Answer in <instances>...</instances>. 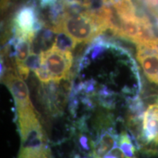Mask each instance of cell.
Instances as JSON below:
<instances>
[{
	"label": "cell",
	"instance_id": "obj_4",
	"mask_svg": "<svg viewBox=\"0 0 158 158\" xmlns=\"http://www.w3.org/2000/svg\"><path fill=\"white\" fill-rule=\"evenodd\" d=\"M50 28L55 33L64 31L77 43H89L102 33L88 10L78 14H64L58 23Z\"/></svg>",
	"mask_w": 158,
	"mask_h": 158
},
{
	"label": "cell",
	"instance_id": "obj_3",
	"mask_svg": "<svg viewBox=\"0 0 158 158\" xmlns=\"http://www.w3.org/2000/svg\"><path fill=\"white\" fill-rule=\"evenodd\" d=\"M39 55L40 65L46 69L51 77L55 100L59 110L64 106V102L59 98V85L62 81H70L73 56L71 51H62L54 44L50 48L41 51Z\"/></svg>",
	"mask_w": 158,
	"mask_h": 158
},
{
	"label": "cell",
	"instance_id": "obj_6",
	"mask_svg": "<svg viewBox=\"0 0 158 158\" xmlns=\"http://www.w3.org/2000/svg\"><path fill=\"white\" fill-rule=\"evenodd\" d=\"M17 158H53L50 150L44 144L34 147H21Z\"/></svg>",
	"mask_w": 158,
	"mask_h": 158
},
{
	"label": "cell",
	"instance_id": "obj_1",
	"mask_svg": "<svg viewBox=\"0 0 158 158\" xmlns=\"http://www.w3.org/2000/svg\"><path fill=\"white\" fill-rule=\"evenodd\" d=\"M92 133L81 135L79 142L90 151L91 158H137L132 138L125 130L118 132L111 114L98 116Z\"/></svg>",
	"mask_w": 158,
	"mask_h": 158
},
{
	"label": "cell",
	"instance_id": "obj_7",
	"mask_svg": "<svg viewBox=\"0 0 158 158\" xmlns=\"http://www.w3.org/2000/svg\"><path fill=\"white\" fill-rule=\"evenodd\" d=\"M77 43L72 37L63 31L56 33L54 45L62 51H72L76 48Z\"/></svg>",
	"mask_w": 158,
	"mask_h": 158
},
{
	"label": "cell",
	"instance_id": "obj_5",
	"mask_svg": "<svg viewBox=\"0 0 158 158\" xmlns=\"http://www.w3.org/2000/svg\"><path fill=\"white\" fill-rule=\"evenodd\" d=\"M136 57L147 78L158 85V40L137 45Z\"/></svg>",
	"mask_w": 158,
	"mask_h": 158
},
{
	"label": "cell",
	"instance_id": "obj_8",
	"mask_svg": "<svg viewBox=\"0 0 158 158\" xmlns=\"http://www.w3.org/2000/svg\"><path fill=\"white\" fill-rule=\"evenodd\" d=\"M144 3L149 9L150 12L155 18L156 21H158V0H143Z\"/></svg>",
	"mask_w": 158,
	"mask_h": 158
},
{
	"label": "cell",
	"instance_id": "obj_9",
	"mask_svg": "<svg viewBox=\"0 0 158 158\" xmlns=\"http://www.w3.org/2000/svg\"><path fill=\"white\" fill-rule=\"evenodd\" d=\"M157 24H158V21H157Z\"/></svg>",
	"mask_w": 158,
	"mask_h": 158
},
{
	"label": "cell",
	"instance_id": "obj_2",
	"mask_svg": "<svg viewBox=\"0 0 158 158\" xmlns=\"http://www.w3.org/2000/svg\"><path fill=\"white\" fill-rule=\"evenodd\" d=\"M136 100L131 106L138 110V114L130 116L129 122L135 130L138 145L147 152H157L158 100L149 104L143 111L138 107Z\"/></svg>",
	"mask_w": 158,
	"mask_h": 158
}]
</instances>
